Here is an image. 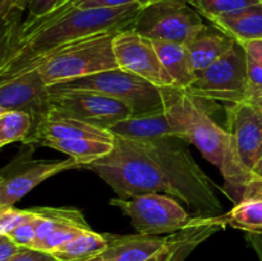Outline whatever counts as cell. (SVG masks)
Wrapping results in <instances>:
<instances>
[{
  "label": "cell",
  "instance_id": "e575fe53",
  "mask_svg": "<svg viewBox=\"0 0 262 261\" xmlns=\"http://www.w3.org/2000/svg\"><path fill=\"white\" fill-rule=\"evenodd\" d=\"M243 49H245L246 54L250 59L260 64L262 67V38H256V40L245 41V42L239 44Z\"/></svg>",
  "mask_w": 262,
  "mask_h": 261
},
{
  "label": "cell",
  "instance_id": "f35d334b",
  "mask_svg": "<svg viewBox=\"0 0 262 261\" xmlns=\"http://www.w3.org/2000/svg\"><path fill=\"white\" fill-rule=\"evenodd\" d=\"M252 171H253V174H255L256 177H258V178L262 179V156H261L260 160L256 163V165L253 166Z\"/></svg>",
  "mask_w": 262,
  "mask_h": 261
},
{
  "label": "cell",
  "instance_id": "836d02e7",
  "mask_svg": "<svg viewBox=\"0 0 262 261\" xmlns=\"http://www.w3.org/2000/svg\"><path fill=\"white\" fill-rule=\"evenodd\" d=\"M22 248L8 234H0V261H9Z\"/></svg>",
  "mask_w": 262,
  "mask_h": 261
},
{
  "label": "cell",
  "instance_id": "cb8c5ba5",
  "mask_svg": "<svg viewBox=\"0 0 262 261\" xmlns=\"http://www.w3.org/2000/svg\"><path fill=\"white\" fill-rule=\"evenodd\" d=\"M151 0H60L58 4L55 5L54 9H51L48 14L43 17L38 18V19L33 20V22L25 23L23 22L22 28L18 37L26 35L30 31L35 30L38 26L43 25L46 22L55 19V18L60 17L66 12L72 9H95V8H118V7H124V5L129 4H141V5H147ZM18 40V38H17Z\"/></svg>",
  "mask_w": 262,
  "mask_h": 261
},
{
  "label": "cell",
  "instance_id": "1f68e13d",
  "mask_svg": "<svg viewBox=\"0 0 262 261\" xmlns=\"http://www.w3.org/2000/svg\"><path fill=\"white\" fill-rule=\"evenodd\" d=\"M59 2L60 0H28V17L25 20V23L33 22V20L48 14L51 9L55 8V5Z\"/></svg>",
  "mask_w": 262,
  "mask_h": 261
},
{
  "label": "cell",
  "instance_id": "9a60e30c",
  "mask_svg": "<svg viewBox=\"0 0 262 261\" xmlns=\"http://www.w3.org/2000/svg\"><path fill=\"white\" fill-rule=\"evenodd\" d=\"M71 138L114 141V135L109 129H102L73 118L50 115L31 129L30 136L23 143L40 146L45 141L71 140Z\"/></svg>",
  "mask_w": 262,
  "mask_h": 261
},
{
  "label": "cell",
  "instance_id": "44dd1931",
  "mask_svg": "<svg viewBox=\"0 0 262 261\" xmlns=\"http://www.w3.org/2000/svg\"><path fill=\"white\" fill-rule=\"evenodd\" d=\"M40 146L54 148L68 155V158L77 159L84 166L92 161L99 160L109 155L114 148V141H100L92 138H71V140L45 141Z\"/></svg>",
  "mask_w": 262,
  "mask_h": 261
},
{
  "label": "cell",
  "instance_id": "8992f818",
  "mask_svg": "<svg viewBox=\"0 0 262 261\" xmlns=\"http://www.w3.org/2000/svg\"><path fill=\"white\" fill-rule=\"evenodd\" d=\"M184 94L201 105L205 102H224L228 105L247 101V54L235 44L212 66L196 74L193 83Z\"/></svg>",
  "mask_w": 262,
  "mask_h": 261
},
{
  "label": "cell",
  "instance_id": "f1b7e54d",
  "mask_svg": "<svg viewBox=\"0 0 262 261\" xmlns=\"http://www.w3.org/2000/svg\"><path fill=\"white\" fill-rule=\"evenodd\" d=\"M92 229H86V228L82 227H74V225H68V227H61L59 229L54 230L48 238L42 242V245L40 246L38 250L46 251V252H53L54 250H56L58 247H60L61 245H64L68 241L73 240L77 235L82 234L84 232H89Z\"/></svg>",
  "mask_w": 262,
  "mask_h": 261
},
{
  "label": "cell",
  "instance_id": "3957f363",
  "mask_svg": "<svg viewBox=\"0 0 262 261\" xmlns=\"http://www.w3.org/2000/svg\"><path fill=\"white\" fill-rule=\"evenodd\" d=\"M166 113L182 137L193 143L202 156L216 166L224 179V193L234 205L242 201L256 176L243 164L229 130L220 127L201 104L179 89H168Z\"/></svg>",
  "mask_w": 262,
  "mask_h": 261
},
{
  "label": "cell",
  "instance_id": "30bf717a",
  "mask_svg": "<svg viewBox=\"0 0 262 261\" xmlns=\"http://www.w3.org/2000/svg\"><path fill=\"white\" fill-rule=\"evenodd\" d=\"M109 202L129 217L136 232L141 234H171L184 229L194 217L168 194L147 193L129 200L114 197Z\"/></svg>",
  "mask_w": 262,
  "mask_h": 261
},
{
  "label": "cell",
  "instance_id": "ffe728a7",
  "mask_svg": "<svg viewBox=\"0 0 262 261\" xmlns=\"http://www.w3.org/2000/svg\"><path fill=\"white\" fill-rule=\"evenodd\" d=\"M37 214V225H36V246L38 250L43 241L54 232L61 227H82L86 229H91L87 223L83 212L79 209L72 206L64 207H50V206H37L33 207Z\"/></svg>",
  "mask_w": 262,
  "mask_h": 261
},
{
  "label": "cell",
  "instance_id": "52a82bcc",
  "mask_svg": "<svg viewBox=\"0 0 262 261\" xmlns=\"http://www.w3.org/2000/svg\"><path fill=\"white\" fill-rule=\"evenodd\" d=\"M204 26L201 14L187 0H158L142 8L133 30L150 40L187 45Z\"/></svg>",
  "mask_w": 262,
  "mask_h": 261
},
{
  "label": "cell",
  "instance_id": "74e56055",
  "mask_svg": "<svg viewBox=\"0 0 262 261\" xmlns=\"http://www.w3.org/2000/svg\"><path fill=\"white\" fill-rule=\"evenodd\" d=\"M178 232H179V230H178ZM178 232H176V237H174L173 242H171L170 245L168 246V247L164 248V250L160 251V252H159L158 255L155 256V257H152L151 260H148V261H166V260H168L169 255H170V252H171V248H173L174 243H176L177 238H178Z\"/></svg>",
  "mask_w": 262,
  "mask_h": 261
},
{
  "label": "cell",
  "instance_id": "d6a6232c",
  "mask_svg": "<svg viewBox=\"0 0 262 261\" xmlns=\"http://www.w3.org/2000/svg\"><path fill=\"white\" fill-rule=\"evenodd\" d=\"M9 261H59L53 253L46 251L36 250V248L23 247L15 256Z\"/></svg>",
  "mask_w": 262,
  "mask_h": 261
},
{
  "label": "cell",
  "instance_id": "8fae6325",
  "mask_svg": "<svg viewBox=\"0 0 262 261\" xmlns=\"http://www.w3.org/2000/svg\"><path fill=\"white\" fill-rule=\"evenodd\" d=\"M113 50L118 67L142 77L161 89H177L173 78L161 64L152 40L133 28L122 31L113 40Z\"/></svg>",
  "mask_w": 262,
  "mask_h": 261
},
{
  "label": "cell",
  "instance_id": "7a4b0ae2",
  "mask_svg": "<svg viewBox=\"0 0 262 261\" xmlns=\"http://www.w3.org/2000/svg\"><path fill=\"white\" fill-rule=\"evenodd\" d=\"M145 5L72 9L18 37L0 55V81L32 71L56 49L109 31L130 30Z\"/></svg>",
  "mask_w": 262,
  "mask_h": 261
},
{
  "label": "cell",
  "instance_id": "4316f807",
  "mask_svg": "<svg viewBox=\"0 0 262 261\" xmlns=\"http://www.w3.org/2000/svg\"><path fill=\"white\" fill-rule=\"evenodd\" d=\"M202 17L206 19L230 14L246 9L252 5L260 4L262 0H187Z\"/></svg>",
  "mask_w": 262,
  "mask_h": 261
},
{
  "label": "cell",
  "instance_id": "ab89813d",
  "mask_svg": "<svg viewBox=\"0 0 262 261\" xmlns=\"http://www.w3.org/2000/svg\"><path fill=\"white\" fill-rule=\"evenodd\" d=\"M250 102H252V104H255L256 106L262 107V94L258 95V96L253 97L252 100H250Z\"/></svg>",
  "mask_w": 262,
  "mask_h": 261
},
{
  "label": "cell",
  "instance_id": "5bb4252c",
  "mask_svg": "<svg viewBox=\"0 0 262 261\" xmlns=\"http://www.w3.org/2000/svg\"><path fill=\"white\" fill-rule=\"evenodd\" d=\"M109 246L101 253L104 261H148L173 242L176 233L168 235L106 233Z\"/></svg>",
  "mask_w": 262,
  "mask_h": 261
},
{
  "label": "cell",
  "instance_id": "4fadbf2b",
  "mask_svg": "<svg viewBox=\"0 0 262 261\" xmlns=\"http://www.w3.org/2000/svg\"><path fill=\"white\" fill-rule=\"evenodd\" d=\"M227 124L243 164L252 170L262 156L261 109L250 101L228 105Z\"/></svg>",
  "mask_w": 262,
  "mask_h": 261
},
{
  "label": "cell",
  "instance_id": "ac0fdd59",
  "mask_svg": "<svg viewBox=\"0 0 262 261\" xmlns=\"http://www.w3.org/2000/svg\"><path fill=\"white\" fill-rule=\"evenodd\" d=\"M210 22L238 44L262 38V3L235 13L212 18Z\"/></svg>",
  "mask_w": 262,
  "mask_h": 261
},
{
  "label": "cell",
  "instance_id": "484cf974",
  "mask_svg": "<svg viewBox=\"0 0 262 261\" xmlns=\"http://www.w3.org/2000/svg\"><path fill=\"white\" fill-rule=\"evenodd\" d=\"M28 0H0L2 18V54H4L19 36L23 10L27 8Z\"/></svg>",
  "mask_w": 262,
  "mask_h": 261
},
{
  "label": "cell",
  "instance_id": "f546056e",
  "mask_svg": "<svg viewBox=\"0 0 262 261\" xmlns=\"http://www.w3.org/2000/svg\"><path fill=\"white\" fill-rule=\"evenodd\" d=\"M35 210V209H33ZM36 212V211H35ZM37 214L33 219L28 220V222L23 223L19 227L15 228L14 230L9 233V237L14 241L17 245L20 247L26 248H35L36 246V225H37Z\"/></svg>",
  "mask_w": 262,
  "mask_h": 261
},
{
  "label": "cell",
  "instance_id": "b9f144b4",
  "mask_svg": "<svg viewBox=\"0 0 262 261\" xmlns=\"http://www.w3.org/2000/svg\"><path fill=\"white\" fill-rule=\"evenodd\" d=\"M151 2H158V0H151ZM151 2H150V3H151Z\"/></svg>",
  "mask_w": 262,
  "mask_h": 261
},
{
  "label": "cell",
  "instance_id": "d590c367",
  "mask_svg": "<svg viewBox=\"0 0 262 261\" xmlns=\"http://www.w3.org/2000/svg\"><path fill=\"white\" fill-rule=\"evenodd\" d=\"M245 199H257L262 200V179L256 177L250 184H248L247 189L245 192Z\"/></svg>",
  "mask_w": 262,
  "mask_h": 261
},
{
  "label": "cell",
  "instance_id": "6da1fadb",
  "mask_svg": "<svg viewBox=\"0 0 262 261\" xmlns=\"http://www.w3.org/2000/svg\"><path fill=\"white\" fill-rule=\"evenodd\" d=\"M178 136L123 138L114 136V148L84 169L96 173L117 193L129 200L147 193L168 194L187 205L196 216H216L222 204L214 184Z\"/></svg>",
  "mask_w": 262,
  "mask_h": 261
},
{
  "label": "cell",
  "instance_id": "d6986e66",
  "mask_svg": "<svg viewBox=\"0 0 262 261\" xmlns=\"http://www.w3.org/2000/svg\"><path fill=\"white\" fill-rule=\"evenodd\" d=\"M152 42L161 64L170 74L177 89L183 91L191 86L196 79V73L192 68L187 46L161 40H152Z\"/></svg>",
  "mask_w": 262,
  "mask_h": 261
},
{
  "label": "cell",
  "instance_id": "9c48e42d",
  "mask_svg": "<svg viewBox=\"0 0 262 261\" xmlns=\"http://www.w3.org/2000/svg\"><path fill=\"white\" fill-rule=\"evenodd\" d=\"M35 145L23 143V147L0 173V209L14 206L18 200L32 191L50 177L72 169H83V164L73 158L66 160H33Z\"/></svg>",
  "mask_w": 262,
  "mask_h": 261
},
{
  "label": "cell",
  "instance_id": "4dcf8cb0",
  "mask_svg": "<svg viewBox=\"0 0 262 261\" xmlns=\"http://www.w3.org/2000/svg\"><path fill=\"white\" fill-rule=\"evenodd\" d=\"M262 94V67L247 56V101Z\"/></svg>",
  "mask_w": 262,
  "mask_h": 261
},
{
  "label": "cell",
  "instance_id": "83f0119b",
  "mask_svg": "<svg viewBox=\"0 0 262 261\" xmlns=\"http://www.w3.org/2000/svg\"><path fill=\"white\" fill-rule=\"evenodd\" d=\"M35 216L36 212L33 207L25 210L17 209L14 206L3 207L0 209V234H9L15 228Z\"/></svg>",
  "mask_w": 262,
  "mask_h": 261
},
{
  "label": "cell",
  "instance_id": "7c38bea8",
  "mask_svg": "<svg viewBox=\"0 0 262 261\" xmlns=\"http://www.w3.org/2000/svg\"><path fill=\"white\" fill-rule=\"evenodd\" d=\"M22 110L32 118V128L50 115V86L37 68L0 81V112Z\"/></svg>",
  "mask_w": 262,
  "mask_h": 261
},
{
  "label": "cell",
  "instance_id": "5b68a950",
  "mask_svg": "<svg viewBox=\"0 0 262 261\" xmlns=\"http://www.w3.org/2000/svg\"><path fill=\"white\" fill-rule=\"evenodd\" d=\"M56 86L64 89L91 90L104 94L127 105L133 115L164 112L168 101V89L155 86L142 77L120 68L100 72Z\"/></svg>",
  "mask_w": 262,
  "mask_h": 261
},
{
  "label": "cell",
  "instance_id": "2e32d148",
  "mask_svg": "<svg viewBox=\"0 0 262 261\" xmlns=\"http://www.w3.org/2000/svg\"><path fill=\"white\" fill-rule=\"evenodd\" d=\"M235 44L237 41L230 38L215 26L205 25L186 45L194 73H200L212 66Z\"/></svg>",
  "mask_w": 262,
  "mask_h": 261
},
{
  "label": "cell",
  "instance_id": "277c9868",
  "mask_svg": "<svg viewBox=\"0 0 262 261\" xmlns=\"http://www.w3.org/2000/svg\"><path fill=\"white\" fill-rule=\"evenodd\" d=\"M120 32L122 31H109L61 46L45 56L36 68L48 86L118 69L113 40Z\"/></svg>",
  "mask_w": 262,
  "mask_h": 261
},
{
  "label": "cell",
  "instance_id": "e0dca14e",
  "mask_svg": "<svg viewBox=\"0 0 262 261\" xmlns=\"http://www.w3.org/2000/svg\"><path fill=\"white\" fill-rule=\"evenodd\" d=\"M109 130L117 137L138 138V140L160 137V136L182 137L178 127L170 119L166 109L154 114L132 115L127 119L118 122L117 124L110 127Z\"/></svg>",
  "mask_w": 262,
  "mask_h": 261
},
{
  "label": "cell",
  "instance_id": "60d3db41",
  "mask_svg": "<svg viewBox=\"0 0 262 261\" xmlns=\"http://www.w3.org/2000/svg\"><path fill=\"white\" fill-rule=\"evenodd\" d=\"M87 261H104V260H102L101 256H96V257L91 258V260H87Z\"/></svg>",
  "mask_w": 262,
  "mask_h": 261
},
{
  "label": "cell",
  "instance_id": "ba28073f",
  "mask_svg": "<svg viewBox=\"0 0 262 261\" xmlns=\"http://www.w3.org/2000/svg\"><path fill=\"white\" fill-rule=\"evenodd\" d=\"M50 115L73 118L109 129L120 120L132 117L133 113L123 102L100 92L50 86Z\"/></svg>",
  "mask_w": 262,
  "mask_h": 261
},
{
  "label": "cell",
  "instance_id": "603a6c76",
  "mask_svg": "<svg viewBox=\"0 0 262 261\" xmlns=\"http://www.w3.org/2000/svg\"><path fill=\"white\" fill-rule=\"evenodd\" d=\"M217 216L224 227L245 230L246 233H262V200L245 199L228 212Z\"/></svg>",
  "mask_w": 262,
  "mask_h": 261
},
{
  "label": "cell",
  "instance_id": "7bdbcfd3",
  "mask_svg": "<svg viewBox=\"0 0 262 261\" xmlns=\"http://www.w3.org/2000/svg\"><path fill=\"white\" fill-rule=\"evenodd\" d=\"M260 109H261V112H262V107H260Z\"/></svg>",
  "mask_w": 262,
  "mask_h": 261
},
{
  "label": "cell",
  "instance_id": "7402d4cb",
  "mask_svg": "<svg viewBox=\"0 0 262 261\" xmlns=\"http://www.w3.org/2000/svg\"><path fill=\"white\" fill-rule=\"evenodd\" d=\"M107 246L106 233L89 230L66 242L51 253L59 261H87L101 255Z\"/></svg>",
  "mask_w": 262,
  "mask_h": 261
},
{
  "label": "cell",
  "instance_id": "d4e9b609",
  "mask_svg": "<svg viewBox=\"0 0 262 261\" xmlns=\"http://www.w3.org/2000/svg\"><path fill=\"white\" fill-rule=\"evenodd\" d=\"M32 118L22 110H2L0 112V146L25 142L32 129Z\"/></svg>",
  "mask_w": 262,
  "mask_h": 261
},
{
  "label": "cell",
  "instance_id": "8d00e7d4",
  "mask_svg": "<svg viewBox=\"0 0 262 261\" xmlns=\"http://www.w3.org/2000/svg\"><path fill=\"white\" fill-rule=\"evenodd\" d=\"M246 240L255 250L258 261H262V233H246Z\"/></svg>",
  "mask_w": 262,
  "mask_h": 261
}]
</instances>
